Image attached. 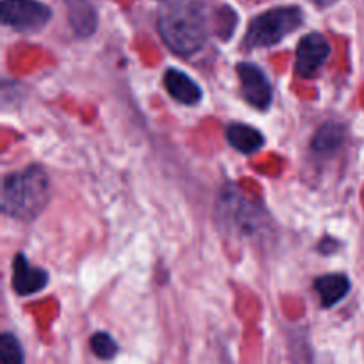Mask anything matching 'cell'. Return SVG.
I'll return each mask as SVG.
<instances>
[{"label": "cell", "mask_w": 364, "mask_h": 364, "mask_svg": "<svg viewBox=\"0 0 364 364\" xmlns=\"http://www.w3.org/2000/svg\"><path fill=\"white\" fill-rule=\"evenodd\" d=\"M159 31L178 55H194L208 38V21L199 0H173L159 14Z\"/></svg>", "instance_id": "obj_1"}, {"label": "cell", "mask_w": 364, "mask_h": 364, "mask_svg": "<svg viewBox=\"0 0 364 364\" xmlns=\"http://www.w3.org/2000/svg\"><path fill=\"white\" fill-rule=\"evenodd\" d=\"M50 199L48 176L39 166L7 174L2 185V212L13 219L31 223L41 215Z\"/></svg>", "instance_id": "obj_2"}, {"label": "cell", "mask_w": 364, "mask_h": 364, "mask_svg": "<svg viewBox=\"0 0 364 364\" xmlns=\"http://www.w3.org/2000/svg\"><path fill=\"white\" fill-rule=\"evenodd\" d=\"M304 21V13L301 7H276L262 13L251 21L245 34V46L247 48H259V46H272L287 38L288 34L297 31Z\"/></svg>", "instance_id": "obj_3"}, {"label": "cell", "mask_w": 364, "mask_h": 364, "mask_svg": "<svg viewBox=\"0 0 364 364\" xmlns=\"http://www.w3.org/2000/svg\"><path fill=\"white\" fill-rule=\"evenodd\" d=\"M2 23L21 32H34L45 27L52 18V11L39 0H2Z\"/></svg>", "instance_id": "obj_4"}, {"label": "cell", "mask_w": 364, "mask_h": 364, "mask_svg": "<svg viewBox=\"0 0 364 364\" xmlns=\"http://www.w3.org/2000/svg\"><path fill=\"white\" fill-rule=\"evenodd\" d=\"M220 220L228 230L240 233L242 237H255L262 228L259 210L242 196H224V206H220Z\"/></svg>", "instance_id": "obj_5"}, {"label": "cell", "mask_w": 364, "mask_h": 364, "mask_svg": "<svg viewBox=\"0 0 364 364\" xmlns=\"http://www.w3.org/2000/svg\"><path fill=\"white\" fill-rule=\"evenodd\" d=\"M237 73L247 103L259 110L269 109V105L272 103V85H270L265 71L252 63H240L237 66Z\"/></svg>", "instance_id": "obj_6"}, {"label": "cell", "mask_w": 364, "mask_h": 364, "mask_svg": "<svg viewBox=\"0 0 364 364\" xmlns=\"http://www.w3.org/2000/svg\"><path fill=\"white\" fill-rule=\"evenodd\" d=\"M331 43L320 32L304 36L297 46V73L304 78H311L318 73L322 64L329 59Z\"/></svg>", "instance_id": "obj_7"}, {"label": "cell", "mask_w": 364, "mask_h": 364, "mask_svg": "<svg viewBox=\"0 0 364 364\" xmlns=\"http://www.w3.org/2000/svg\"><path fill=\"white\" fill-rule=\"evenodd\" d=\"M48 284V274L43 269L31 265L23 255L13 259V288L18 295H34L45 290Z\"/></svg>", "instance_id": "obj_8"}, {"label": "cell", "mask_w": 364, "mask_h": 364, "mask_svg": "<svg viewBox=\"0 0 364 364\" xmlns=\"http://www.w3.org/2000/svg\"><path fill=\"white\" fill-rule=\"evenodd\" d=\"M164 84L167 92L183 105H196L201 100V87L183 71L174 68L167 70L164 75Z\"/></svg>", "instance_id": "obj_9"}, {"label": "cell", "mask_w": 364, "mask_h": 364, "mask_svg": "<svg viewBox=\"0 0 364 364\" xmlns=\"http://www.w3.org/2000/svg\"><path fill=\"white\" fill-rule=\"evenodd\" d=\"M315 290L323 308H333L341 299L347 297L350 291V281L343 274H327L315 281Z\"/></svg>", "instance_id": "obj_10"}, {"label": "cell", "mask_w": 364, "mask_h": 364, "mask_svg": "<svg viewBox=\"0 0 364 364\" xmlns=\"http://www.w3.org/2000/svg\"><path fill=\"white\" fill-rule=\"evenodd\" d=\"M226 139L235 149H238L240 153H245V155L258 151L265 144V139H263L262 132L244 123L230 124L226 130Z\"/></svg>", "instance_id": "obj_11"}, {"label": "cell", "mask_w": 364, "mask_h": 364, "mask_svg": "<svg viewBox=\"0 0 364 364\" xmlns=\"http://www.w3.org/2000/svg\"><path fill=\"white\" fill-rule=\"evenodd\" d=\"M68 16L73 31L78 36H89L96 31L98 16L89 0H66Z\"/></svg>", "instance_id": "obj_12"}, {"label": "cell", "mask_w": 364, "mask_h": 364, "mask_svg": "<svg viewBox=\"0 0 364 364\" xmlns=\"http://www.w3.org/2000/svg\"><path fill=\"white\" fill-rule=\"evenodd\" d=\"M345 141V128L340 123H326L313 135L311 148L318 155H333Z\"/></svg>", "instance_id": "obj_13"}, {"label": "cell", "mask_w": 364, "mask_h": 364, "mask_svg": "<svg viewBox=\"0 0 364 364\" xmlns=\"http://www.w3.org/2000/svg\"><path fill=\"white\" fill-rule=\"evenodd\" d=\"M0 359L7 364L23 363V348L16 336H13L11 333H4L0 338Z\"/></svg>", "instance_id": "obj_14"}, {"label": "cell", "mask_w": 364, "mask_h": 364, "mask_svg": "<svg viewBox=\"0 0 364 364\" xmlns=\"http://www.w3.org/2000/svg\"><path fill=\"white\" fill-rule=\"evenodd\" d=\"M89 345L100 359H112L117 354V343L107 333L92 334Z\"/></svg>", "instance_id": "obj_15"}, {"label": "cell", "mask_w": 364, "mask_h": 364, "mask_svg": "<svg viewBox=\"0 0 364 364\" xmlns=\"http://www.w3.org/2000/svg\"><path fill=\"white\" fill-rule=\"evenodd\" d=\"M316 4H318V6H322V7H327V6H333L334 2H336V0H315Z\"/></svg>", "instance_id": "obj_16"}]
</instances>
